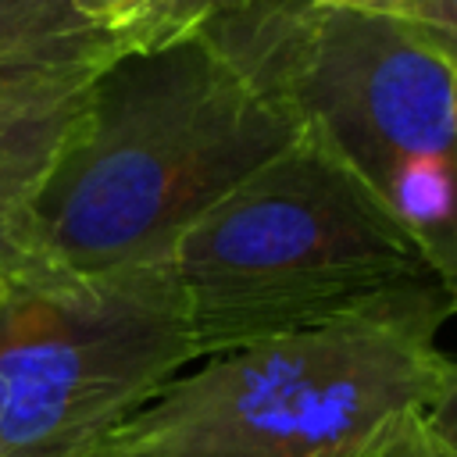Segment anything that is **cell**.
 <instances>
[{"label": "cell", "instance_id": "obj_1", "mask_svg": "<svg viewBox=\"0 0 457 457\" xmlns=\"http://www.w3.org/2000/svg\"><path fill=\"white\" fill-rule=\"evenodd\" d=\"M303 118L236 46L204 32L107 64L39 200L57 275L168 261L179 236L286 154Z\"/></svg>", "mask_w": 457, "mask_h": 457}, {"label": "cell", "instance_id": "obj_2", "mask_svg": "<svg viewBox=\"0 0 457 457\" xmlns=\"http://www.w3.org/2000/svg\"><path fill=\"white\" fill-rule=\"evenodd\" d=\"M196 357L443 289L411 236L303 129L175 243Z\"/></svg>", "mask_w": 457, "mask_h": 457}, {"label": "cell", "instance_id": "obj_3", "mask_svg": "<svg viewBox=\"0 0 457 457\" xmlns=\"http://www.w3.org/2000/svg\"><path fill=\"white\" fill-rule=\"evenodd\" d=\"M443 289L207 357L171 378L96 457H332L425 411L453 357Z\"/></svg>", "mask_w": 457, "mask_h": 457}, {"label": "cell", "instance_id": "obj_4", "mask_svg": "<svg viewBox=\"0 0 457 457\" xmlns=\"http://www.w3.org/2000/svg\"><path fill=\"white\" fill-rule=\"evenodd\" d=\"M296 107L303 129L386 207L457 314V68L400 18L303 11L214 25Z\"/></svg>", "mask_w": 457, "mask_h": 457}, {"label": "cell", "instance_id": "obj_5", "mask_svg": "<svg viewBox=\"0 0 457 457\" xmlns=\"http://www.w3.org/2000/svg\"><path fill=\"white\" fill-rule=\"evenodd\" d=\"M200 361L168 261L0 300V457H96Z\"/></svg>", "mask_w": 457, "mask_h": 457}, {"label": "cell", "instance_id": "obj_6", "mask_svg": "<svg viewBox=\"0 0 457 457\" xmlns=\"http://www.w3.org/2000/svg\"><path fill=\"white\" fill-rule=\"evenodd\" d=\"M89 86L0 93V271L11 286H46L57 275L43 250L39 200L82 121Z\"/></svg>", "mask_w": 457, "mask_h": 457}, {"label": "cell", "instance_id": "obj_7", "mask_svg": "<svg viewBox=\"0 0 457 457\" xmlns=\"http://www.w3.org/2000/svg\"><path fill=\"white\" fill-rule=\"evenodd\" d=\"M121 54L114 25L79 0H0V93L89 86Z\"/></svg>", "mask_w": 457, "mask_h": 457}, {"label": "cell", "instance_id": "obj_8", "mask_svg": "<svg viewBox=\"0 0 457 457\" xmlns=\"http://www.w3.org/2000/svg\"><path fill=\"white\" fill-rule=\"evenodd\" d=\"M243 4L246 0H129V7L114 18V32L125 54L154 50L236 18Z\"/></svg>", "mask_w": 457, "mask_h": 457}, {"label": "cell", "instance_id": "obj_9", "mask_svg": "<svg viewBox=\"0 0 457 457\" xmlns=\"http://www.w3.org/2000/svg\"><path fill=\"white\" fill-rule=\"evenodd\" d=\"M332 457H457L439 443V436L428 428L425 411H411L361 439L357 446L332 453Z\"/></svg>", "mask_w": 457, "mask_h": 457}, {"label": "cell", "instance_id": "obj_10", "mask_svg": "<svg viewBox=\"0 0 457 457\" xmlns=\"http://www.w3.org/2000/svg\"><path fill=\"white\" fill-rule=\"evenodd\" d=\"M457 68V0H407L403 18Z\"/></svg>", "mask_w": 457, "mask_h": 457}, {"label": "cell", "instance_id": "obj_11", "mask_svg": "<svg viewBox=\"0 0 457 457\" xmlns=\"http://www.w3.org/2000/svg\"><path fill=\"white\" fill-rule=\"evenodd\" d=\"M425 421L439 436V443L457 453V361H453L443 389L436 393V400L425 407Z\"/></svg>", "mask_w": 457, "mask_h": 457}, {"label": "cell", "instance_id": "obj_12", "mask_svg": "<svg viewBox=\"0 0 457 457\" xmlns=\"http://www.w3.org/2000/svg\"><path fill=\"white\" fill-rule=\"evenodd\" d=\"M303 11H311V0H246L243 11L221 25H275V21H289Z\"/></svg>", "mask_w": 457, "mask_h": 457}, {"label": "cell", "instance_id": "obj_13", "mask_svg": "<svg viewBox=\"0 0 457 457\" xmlns=\"http://www.w3.org/2000/svg\"><path fill=\"white\" fill-rule=\"evenodd\" d=\"M314 11H350V14H375V18H403L407 0H311Z\"/></svg>", "mask_w": 457, "mask_h": 457}, {"label": "cell", "instance_id": "obj_14", "mask_svg": "<svg viewBox=\"0 0 457 457\" xmlns=\"http://www.w3.org/2000/svg\"><path fill=\"white\" fill-rule=\"evenodd\" d=\"M79 4H82V7H89V11H96L100 18H107L111 25H114V18L129 7V0H79Z\"/></svg>", "mask_w": 457, "mask_h": 457}, {"label": "cell", "instance_id": "obj_15", "mask_svg": "<svg viewBox=\"0 0 457 457\" xmlns=\"http://www.w3.org/2000/svg\"><path fill=\"white\" fill-rule=\"evenodd\" d=\"M7 286H11V282H7V275H4V271H0V300H4V296H7Z\"/></svg>", "mask_w": 457, "mask_h": 457}]
</instances>
